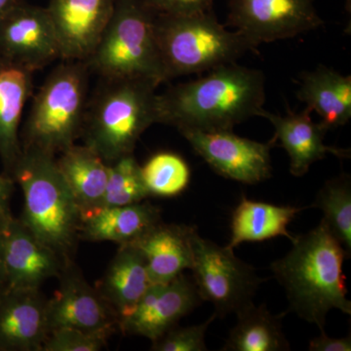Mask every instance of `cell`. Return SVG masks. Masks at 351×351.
I'll list each match as a JSON object with an SVG mask.
<instances>
[{
  "instance_id": "15",
  "label": "cell",
  "mask_w": 351,
  "mask_h": 351,
  "mask_svg": "<svg viewBox=\"0 0 351 351\" xmlns=\"http://www.w3.org/2000/svg\"><path fill=\"white\" fill-rule=\"evenodd\" d=\"M2 234L6 288L40 289L48 279L58 278L66 263L20 219L2 221Z\"/></svg>"
},
{
  "instance_id": "17",
  "label": "cell",
  "mask_w": 351,
  "mask_h": 351,
  "mask_svg": "<svg viewBox=\"0 0 351 351\" xmlns=\"http://www.w3.org/2000/svg\"><path fill=\"white\" fill-rule=\"evenodd\" d=\"M258 117H265L274 127V137L270 141L272 145L280 144L287 152L290 158V172L295 177H302L316 161L325 158L328 154L348 158L350 149H338L325 145L326 127L320 122L316 123L311 117V112H288L286 115L274 114L262 110Z\"/></svg>"
},
{
  "instance_id": "1",
  "label": "cell",
  "mask_w": 351,
  "mask_h": 351,
  "mask_svg": "<svg viewBox=\"0 0 351 351\" xmlns=\"http://www.w3.org/2000/svg\"><path fill=\"white\" fill-rule=\"evenodd\" d=\"M265 101L262 71L228 64L158 95V123L169 124L179 131H230L258 117Z\"/></svg>"
},
{
  "instance_id": "19",
  "label": "cell",
  "mask_w": 351,
  "mask_h": 351,
  "mask_svg": "<svg viewBox=\"0 0 351 351\" xmlns=\"http://www.w3.org/2000/svg\"><path fill=\"white\" fill-rule=\"evenodd\" d=\"M193 226L159 221L133 245L147 265L152 284L166 283L193 267Z\"/></svg>"
},
{
  "instance_id": "4",
  "label": "cell",
  "mask_w": 351,
  "mask_h": 351,
  "mask_svg": "<svg viewBox=\"0 0 351 351\" xmlns=\"http://www.w3.org/2000/svg\"><path fill=\"white\" fill-rule=\"evenodd\" d=\"M85 115L84 144L110 165L133 154L138 138L158 123V83L145 78L105 80Z\"/></svg>"
},
{
  "instance_id": "34",
  "label": "cell",
  "mask_w": 351,
  "mask_h": 351,
  "mask_svg": "<svg viewBox=\"0 0 351 351\" xmlns=\"http://www.w3.org/2000/svg\"><path fill=\"white\" fill-rule=\"evenodd\" d=\"M6 287V274L3 257V234H2V221H0V294L5 290Z\"/></svg>"
},
{
  "instance_id": "30",
  "label": "cell",
  "mask_w": 351,
  "mask_h": 351,
  "mask_svg": "<svg viewBox=\"0 0 351 351\" xmlns=\"http://www.w3.org/2000/svg\"><path fill=\"white\" fill-rule=\"evenodd\" d=\"M217 316L213 314L202 324L195 326H175L166 332L160 338L152 341L154 351H206L205 336L208 327Z\"/></svg>"
},
{
  "instance_id": "29",
  "label": "cell",
  "mask_w": 351,
  "mask_h": 351,
  "mask_svg": "<svg viewBox=\"0 0 351 351\" xmlns=\"http://www.w3.org/2000/svg\"><path fill=\"white\" fill-rule=\"evenodd\" d=\"M112 331L88 332L59 328L48 334L43 351H99L107 345Z\"/></svg>"
},
{
  "instance_id": "10",
  "label": "cell",
  "mask_w": 351,
  "mask_h": 351,
  "mask_svg": "<svg viewBox=\"0 0 351 351\" xmlns=\"http://www.w3.org/2000/svg\"><path fill=\"white\" fill-rule=\"evenodd\" d=\"M180 133L186 138L196 154L208 165L228 179L256 184L271 175V143L256 142L235 135L232 130L205 132L182 129Z\"/></svg>"
},
{
  "instance_id": "32",
  "label": "cell",
  "mask_w": 351,
  "mask_h": 351,
  "mask_svg": "<svg viewBox=\"0 0 351 351\" xmlns=\"http://www.w3.org/2000/svg\"><path fill=\"white\" fill-rule=\"evenodd\" d=\"M308 350L311 351H350V336L345 338H331L327 336L325 330L320 335L309 341Z\"/></svg>"
},
{
  "instance_id": "25",
  "label": "cell",
  "mask_w": 351,
  "mask_h": 351,
  "mask_svg": "<svg viewBox=\"0 0 351 351\" xmlns=\"http://www.w3.org/2000/svg\"><path fill=\"white\" fill-rule=\"evenodd\" d=\"M237 315V325L230 332L223 351H287L290 343L283 332L285 313L274 315L265 304L254 302L244 307Z\"/></svg>"
},
{
  "instance_id": "35",
  "label": "cell",
  "mask_w": 351,
  "mask_h": 351,
  "mask_svg": "<svg viewBox=\"0 0 351 351\" xmlns=\"http://www.w3.org/2000/svg\"><path fill=\"white\" fill-rule=\"evenodd\" d=\"M22 0H0V20L17 5Z\"/></svg>"
},
{
  "instance_id": "20",
  "label": "cell",
  "mask_w": 351,
  "mask_h": 351,
  "mask_svg": "<svg viewBox=\"0 0 351 351\" xmlns=\"http://www.w3.org/2000/svg\"><path fill=\"white\" fill-rule=\"evenodd\" d=\"M152 285L142 253L133 244L120 245L97 290L117 314L125 320Z\"/></svg>"
},
{
  "instance_id": "31",
  "label": "cell",
  "mask_w": 351,
  "mask_h": 351,
  "mask_svg": "<svg viewBox=\"0 0 351 351\" xmlns=\"http://www.w3.org/2000/svg\"><path fill=\"white\" fill-rule=\"evenodd\" d=\"M145 4L160 15H193L209 12L215 0H145Z\"/></svg>"
},
{
  "instance_id": "22",
  "label": "cell",
  "mask_w": 351,
  "mask_h": 351,
  "mask_svg": "<svg viewBox=\"0 0 351 351\" xmlns=\"http://www.w3.org/2000/svg\"><path fill=\"white\" fill-rule=\"evenodd\" d=\"M298 98L306 110L320 117L328 130L343 126L351 119V77L319 66L302 76Z\"/></svg>"
},
{
  "instance_id": "21",
  "label": "cell",
  "mask_w": 351,
  "mask_h": 351,
  "mask_svg": "<svg viewBox=\"0 0 351 351\" xmlns=\"http://www.w3.org/2000/svg\"><path fill=\"white\" fill-rule=\"evenodd\" d=\"M160 209L151 203L101 208L82 218L80 239L131 244L161 221Z\"/></svg>"
},
{
  "instance_id": "11",
  "label": "cell",
  "mask_w": 351,
  "mask_h": 351,
  "mask_svg": "<svg viewBox=\"0 0 351 351\" xmlns=\"http://www.w3.org/2000/svg\"><path fill=\"white\" fill-rule=\"evenodd\" d=\"M58 279L59 288L46 304L49 332L59 328L113 332L119 329L117 314L73 261L64 263Z\"/></svg>"
},
{
  "instance_id": "23",
  "label": "cell",
  "mask_w": 351,
  "mask_h": 351,
  "mask_svg": "<svg viewBox=\"0 0 351 351\" xmlns=\"http://www.w3.org/2000/svg\"><path fill=\"white\" fill-rule=\"evenodd\" d=\"M56 158L58 168L82 218L100 207L108 178V164L86 145H73Z\"/></svg>"
},
{
  "instance_id": "14",
  "label": "cell",
  "mask_w": 351,
  "mask_h": 351,
  "mask_svg": "<svg viewBox=\"0 0 351 351\" xmlns=\"http://www.w3.org/2000/svg\"><path fill=\"white\" fill-rule=\"evenodd\" d=\"M115 0H50L47 9L64 61L91 56L112 18Z\"/></svg>"
},
{
  "instance_id": "8",
  "label": "cell",
  "mask_w": 351,
  "mask_h": 351,
  "mask_svg": "<svg viewBox=\"0 0 351 351\" xmlns=\"http://www.w3.org/2000/svg\"><path fill=\"white\" fill-rule=\"evenodd\" d=\"M191 270L201 301L211 302L219 317L251 304L265 281L254 267L235 257L233 249L202 239L197 230L193 235Z\"/></svg>"
},
{
  "instance_id": "6",
  "label": "cell",
  "mask_w": 351,
  "mask_h": 351,
  "mask_svg": "<svg viewBox=\"0 0 351 351\" xmlns=\"http://www.w3.org/2000/svg\"><path fill=\"white\" fill-rule=\"evenodd\" d=\"M156 34L167 80L237 63L245 53L257 49L239 32L226 29L211 11L156 14Z\"/></svg>"
},
{
  "instance_id": "9",
  "label": "cell",
  "mask_w": 351,
  "mask_h": 351,
  "mask_svg": "<svg viewBox=\"0 0 351 351\" xmlns=\"http://www.w3.org/2000/svg\"><path fill=\"white\" fill-rule=\"evenodd\" d=\"M228 23L256 48L323 25L313 0H230Z\"/></svg>"
},
{
  "instance_id": "27",
  "label": "cell",
  "mask_w": 351,
  "mask_h": 351,
  "mask_svg": "<svg viewBox=\"0 0 351 351\" xmlns=\"http://www.w3.org/2000/svg\"><path fill=\"white\" fill-rule=\"evenodd\" d=\"M149 196L141 165L134 154H129L108 165L107 186L98 209L135 204Z\"/></svg>"
},
{
  "instance_id": "16",
  "label": "cell",
  "mask_w": 351,
  "mask_h": 351,
  "mask_svg": "<svg viewBox=\"0 0 351 351\" xmlns=\"http://www.w3.org/2000/svg\"><path fill=\"white\" fill-rule=\"evenodd\" d=\"M47 299L40 289L6 288L0 294V351H43Z\"/></svg>"
},
{
  "instance_id": "7",
  "label": "cell",
  "mask_w": 351,
  "mask_h": 351,
  "mask_svg": "<svg viewBox=\"0 0 351 351\" xmlns=\"http://www.w3.org/2000/svg\"><path fill=\"white\" fill-rule=\"evenodd\" d=\"M88 73L82 61L57 66L34 96L21 136L23 147L56 156L82 133L87 107Z\"/></svg>"
},
{
  "instance_id": "33",
  "label": "cell",
  "mask_w": 351,
  "mask_h": 351,
  "mask_svg": "<svg viewBox=\"0 0 351 351\" xmlns=\"http://www.w3.org/2000/svg\"><path fill=\"white\" fill-rule=\"evenodd\" d=\"M15 181L13 178L6 174H0V221L12 217L11 212V198H12Z\"/></svg>"
},
{
  "instance_id": "18",
  "label": "cell",
  "mask_w": 351,
  "mask_h": 351,
  "mask_svg": "<svg viewBox=\"0 0 351 351\" xmlns=\"http://www.w3.org/2000/svg\"><path fill=\"white\" fill-rule=\"evenodd\" d=\"M34 73L0 55V159L4 174L10 177L22 154L20 124L32 94Z\"/></svg>"
},
{
  "instance_id": "13",
  "label": "cell",
  "mask_w": 351,
  "mask_h": 351,
  "mask_svg": "<svg viewBox=\"0 0 351 351\" xmlns=\"http://www.w3.org/2000/svg\"><path fill=\"white\" fill-rule=\"evenodd\" d=\"M200 302L195 281L184 274L169 282L152 284L130 315L120 323V331L156 341Z\"/></svg>"
},
{
  "instance_id": "5",
  "label": "cell",
  "mask_w": 351,
  "mask_h": 351,
  "mask_svg": "<svg viewBox=\"0 0 351 351\" xmlns=\"http://www.w3.org/2000/svg\"><path fill=\"white\" fill-rule=\"evenodd\" d=\"M156 13L145 0H115L112 18L88 68L105 80L145 78L167 82L156 34Z\"/></svg>"
},
{
  "instance_id": "3",
  "label": "cell",
  "mask_w": 351,
  "mask_h": 351,
  "mask_svg": "<svg viewBox=\"0 0 351 351\" xmlns=\"http://www.w3.org/2000/svg\"><path fill=\"white\" fill-rule=\"evenodd\" d=\"M11 177L24 196L22 223L64 263L73 261L82 215L58 168L56 156L23 147Z\"/></svg>"
},
{
  "instance_id": "28",
  "label": "cell",
  "mask_w": 351,
  "mask_h": 351,
  "mask_svg": "<svg viewBox=\"0 0 351 351\" xmlns=\"http://www.w3.org/2000/svg\"><path fill=\"white\" fill-rule=\"evenodd\" d=\"M149 195L173 197L189 186L191 169L188 163L173 152H159L141 166Z\"/></svg>"
},
{
  "instance_id": "2",
  "label": "cell",
  "mask_w": 351,
  "mask_h": 351,
  "mask_svg": "<svg viewBox=\"0 0 351 351\" xmlns=\"http://www.w3.org/2000/svg\"><path fill=\"white\" fill-rule=\"evenodd\" d=\"M290 252L271 265L290 308L299 317L325 330L327 314L338 309L351 315L343 261L348 254L324 223L295 237Z\"/></svg>"
},
{
  "instance_id": "26",
  "label": "cell",
  "mask_w": 351,
  "mask_h": 351,
  "mask_svg": "<svg viewBox=\"0 0 351 351\" xmlns=\"http://www.w3.org/2000/svg\"><path fill=\"white\" fill-rule=\"evenodd\" d=\"M313 207L322 210L324 223L348 257L351 253V184L348 175L327 182L320 189Z\"/></svg>"
},
{
  "instance_id": "24",
  "label": "cell",
  "mask_w": 351,
  "mask_h": 351,
  "mask_svg": "<svg viewBox=\"0 0 351 351\" xmlns=\"http://www.w3.org/2000/svg\"><path fill=\"white\" fill-rule=\"evenodd\" d=\"M306 208L279 206L243 197L233 211L232 235L226 246L234 249L244 242L265 241L277 237H285L292 242L295 235L289 232V223Z\"/></svg>"
},
{
  "instance_id": "12",
  "label": "cell",
  "mask_w": 351,
  "mask_h": 351,
  "mask_svg": "<svg viewBox=\"0 0 351 351\" xmlns=\"http://www.w3.org/2000/svg\"><path fill=\"white\" fill-rule=\"evenodd\" d=\"M0 55L34 71L61 58L47 9L22 0L2 18Z\"/></svg>"
}]
</instances>
